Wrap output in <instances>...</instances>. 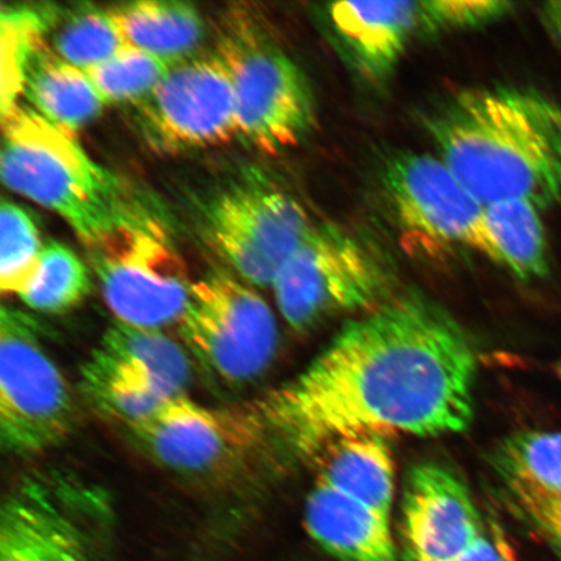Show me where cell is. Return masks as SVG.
Returning <instances> with one entry per match:
<instances>
[{
  "mask_svg": "<svg viewBox=\"0 0 561 561\" xmlns=\"http://www.w3.org/2000/svg\"><path fill=\"white\" fill-rule=\"evenodd\" d=\"M486 528L467 483L453 469L436 461L410 469L401 512L404 561H458Z\"/></svg>",
  "mask_w": 561,
  "mask_h": 561,
  "instance_id": "15",
  "label": "cell"
},
{
  "mask_svg": "<svg viewBox=\"0 0 561 561\" xmlns=\"http://www.w3.org/2000/svg\"><path fill=\"white\" fill-rule=\"evenodd\" d=\"M483 226L490 240L491 262L526 283L549 273V245L535 203L524 199L489 203L483 206Z\"/></svg>",
  "mask_w": 561,
  "mask_h": 561,
  "instance_id": "22",
  "label": "cell"
},
{
  "mask_svg": "<svg viewBox=\"0 0 561 561\" xmlns=\"http://www.w3.org/2000/svg\"><path fill=\"white\" fill-rule=\"evenodd\" d=\"M111 12L126 44L171 62L192 56L205 35L198 10L179 0H140Z\"/></svg>",
  "mask_w": 561,
  "mask_h": 561,
  "instance_id": "21",
  "label": "cell"
},
{
  "mask_svg": "<svg viewBox=\"0 0 561 561\" xmlns=\"http://www.w3.org/2000/svg\"><path fill=\"white\" fill-rule=\"evenodd\" d=\"M45 38L62 60L87 70L102 65L128 46L111 10L82 4L72 10L44 9Z\"/></svg>",
  "mask_w": 561,
  "mask_h": 561,
  "instance_id": "23",
  "label": "cell"
},
{
  "mask_svg": "<svg viewBox=\"0 0 561 561\" xmlns=\"http://www.w3.org/2000/svg\"><path fill=\"white\" fill-rule=\"evenodd\" d=\"M184 347L159 329L116 322L103 335L93 356L111 366L137 375L167 398L185 394L192 366Z\"/></svg>",
  "mask_w": 561,
  "mask_h": 561,
  "instance_id": "19",
  "label": "cell"
},
{
  "mask_svg": "<svg viewBox=\"0 0 561 561\" xmlns=\"http://www.w3.org/2000/svg\"><path fill=\"white\" fill-rule=\"evenodd\" d=\"M511 9L501 0H401L324 3L313 15L350 72L377 87L394 75L416 42L489 25Z\"/></svg>",
  "mask_w": 561,
  "mask_h": 561,
  "instance_id": "5",
  "label": "cell"
},
{
  "mask_svg": "<svg viewBox=\"0 0 561 561\" xmlns=\"http://www.w3.org/2000/svg\"><path fill=\"white\" fill-rule=\"evenodd\" d=\"M173 65L128 45L85 73L105 104H136L159 85Z\"/></svg>",
  "mask_w": 561,
  "mask_h": 561,
  "instance_id": "27",
  "label": "cell"
},
{
  "mask_svg": "<svg viewBox=\"0 0 561 561\" xmlns=\"http://www.w3.org/2000/svg\"><path fill=\"white\" fill-rule=\"evenodd\" d=\"M377 187L405 240L433 248L472 249L491 259L483 205L438 156L399 150L385 157Z\"/></svg>",
  "mask_w": 561,
  "mask_h": 561,
  "instance_id": "11",
  "label": "cell"
},
{
  "mask_svg": "<svg viewBox=\"0 0 561 561\" xmlns=\"http://www.w3.org/2000/svg\"><path fill=\"white\" fill-rule=\"evenodd\" d=\"M312 227L291 194L263 174H248L210 198L202 213L207 243L238 278L272 286Z\"/></svg>",
  "mask_w": 561,
  "mask_h": 561,
  "instance_id": "8",
  "label": "cell"
},
{
  "mask_svg": "<svg viewBox=\"0 0 561 561\" xmlns=\"http://www.w3.org/2000/svg\"><path fill=\"white\" fill-rule=\"evenodd\" d=\"M479 357L465 329L423 293L404 291L351 321L289 382L249 404L263 455L318 460L335 442L466 431Z\"/></svg>",
  "mask_w": 561,
  "mask_h": 561,
  "instance_id": "1",
  "label": "cell"
},
{
  "mask_svg": "<svg viewBox=\"0 0 561 561\" xmlns=\"http://www.w3.org/2000/svg\"><path fill=\"white\" fill-rule=\"evenodd\" d=\"M178 325L195 359L222 382L254 380L276 355L275 313L248 283L229 273H210L193 284Z\"/></svg>",
  "mask_w": 561,
  "mask_h": 561,
  "instance_id": "10",
  "label": "cell"
},
{
  "mask_svg": "<svg viewBox=\"0 0 561 561\" xmlns=\"http://www.w3.org/2000/svg\"><path fill=\"white\" fill-rule=\"evenodd\" d=\"M458 561H520L506 537L494 528H486L471 549Z\"/></svg>",
  "mask_w": 561,
  "mask_h": 561,
  "instance_id": "29",
  "label": "cell"
},
{
  "mask_svg": "<svg viewBox=\"0 0 561 561\" xmlns=\"http://www.w3.org/2000/svg\"><path fill=\"white\" fill-rule=\"evenodd\" d=\"M217 54L233 81L238 136L273 156L311 135L318 123L311 83L254 16H230Z\"/></svg>",
  "mask_w": 561,
  "mask_h": 561,
  "instance_id": "6",
  "label": "cell"
},
{
  "mask_svg": "<svg viewBox=\"0 0 561 561\" xmlns=\"http://www.w3.org/2000/svg\"><path fill=\"white\" fill-rule=\"evenodd\" d=\"M101 500L72 479L25 477L0 511V561H94L83 518Z\"/></svg>",
  "mask_w": 561,
  "mask_h": 561,
  "instance_id": "14",
  "label": "cell"
},
{
  "mask_svg": "<svg viewBox=\"0 0 561 561\" xmlns=\"http://www.w3.org/2000/svg\"><path fill=\"white\" fill-rule=\"evenodd\" d=\"M83 388L102 411L128 426L150 419L171 401L137 375L111 366L91 355L83 367Z\"/></svg>",
  "mask_w": 561,
  "mask_h": 561,
  "instance_id": "25",
  "label": "cell"
},
{
  "mask_svg": "<svg viewBox=\"0 0 561 561\" xmlns=\"http://www.w3.org/2000/svg\"><path fill=\"white\" fill-rule=\"evenodd\" d=\"M23 95L35 112L70 136L100 116L105 105L85 70L59 58L47 42L27 61Z\"/></svg>",
  "mask_w": 561,
  "mask_h": 561,
  "instance_id": "18",
  "label": "cell"
},
{
  "mask_svg": "<svg viewBox=\"0 0 561 561\" xmlns=\"http://www.w3.org/2000/svg\"><path fill=\"white\" fill-rule=\"evenodd\" d=\"M308 535L343 561H398L391 516L314 481L305 506Z\"/></svg>",
  "mask_w": 561,
  "mask_h": 561,
  "instance_id": "17",
  "label": "cell"
},
{
  "mask_svg": "<svg viewBox=\"0 0 561 561\" xmlns=\"http://www.w3.org/2000/svg\"><path fill=\"white\" fill-rule=\"evenodd\" d=\"M88 252L105 305L117 322L159 331L179 322L194 283L156 215L124 224Z\"/></svg>",
  "mask_w": 561,
  "mask_h": 561,
  "instance_id": "7",
  "label": "cell"
},
{
  "mask_svg": "<svg viewBox=\"0 0 561 561\" xmlns=\"http://www.w3.org/2000/svg\"><path fill=\"white\" fill-rule=\"evenodd\" d=\"M500 489L561 561V431H522L491 454Z\"/></svg>",
  "mask_w": 561,
  "mask_h": 561,
  "instance_id": "16",
  "label": "cell"
},
{
  "mask_svg": "<svg viewBox=\"0 0 561 561\" xmlns=\"http://www.w3.org/2000/svg\"><path fill=\"white\" fill-rule=\"evenodd\" d=\"M39 229L30 210L5 201L0 207V290L20 297L37 272L42 251Z\"/></svg>",
  "mask_w": 561,
  "mask_h": 561,
  "instance_id": "26",
  "label": "cell"
},
{
  "mask_svg": "<svg viewBox=\"0 0 561 561\" xmlns=\"http://www.w3.org/2000/svg\"><path fill=\"white\" fill-rule=\"evenodd\" d=\"M44 9L2 12V115L19 104L27 61L46 42Z\"/></svg>",
  "mask_w": 561,
  "mask_h": 561,
  "instance_id": "28",
  "label": "cell"
},
{
  "mask_svg": "<svg viewBox=\"0 0 561 561\" xmlns=\"http://www.w3.org/2000/svg\"><path fill=\"white\" fill-rule=\"evenodd\" d=\"M438 157L483 206L561 202V107L531 89L459 91L425 118Z\"/></svg>",
  "mask_w": 561,
  "mask_h": 561,
  "instance_id": "2",
  "label": "cell"
},
{
  "mask_svg": "<svg viewBox=\"0 0 561 561\" xmlns=\"http://www.w3.org/2000/svg\"><path fill=\"white\" fill-rule=\"evenodd\" d=\"M135 105L140 133L159 151L205 149L238 136L233 81L217 53L174 62Z\"/></svg>",
  "mask_w": 561,
  "mask_h": 561,
  "instance_id": "12",
  "label": "cell"
},
{
  "mask_svg": "<svg viewBox=\"0 0 561 561\" xmlns=\"http://www.w3.org/2000/svg\"><path fill=\"white\" fill-rule=\"evenodd\" d=\"M318 462L316 480L391 516L396 466L385 437L357 436L335 442Z\"/></svg>",
  "mask_w": 561,
  "mask_h": 561,
  "instance_id": "20",
  "label": "cell"
},
{
  "mask_svg": "<svg viewBox=\"0 0 561 561\" xmlns=\"http://www.w3.org/2000/svg\"><path fill=\"white\" fill-rule=\"evenodd\" d=\"M388 255L360 231L325 221L312 224L272 285L284 320L306 331L350 312H368L396 296Z\"/></svg>",
  "mask_w": 561,
  "mask_h": 561,
  "instance_id": "4",
  "label": "cell"
},
{
  "mask_svg": "<svg viewBox=\"0 0 561 561\" xmlns=\"http://www.w3.org/2000/svg\"><path fill=\"white\" fill-rule=\"evenodd\" d=\"M557 375L558 377L560 378L561 380V360L559 362L558 366H557Z\"/></svg>",
  "mask_w": 561,
  "mask_h": 561,
  "instance_id": "31",
  "label": "cell"
},
{
  "mask_svg": "<svg viewBox=\"0 0 561 561\" xmlns=\"http://www.w3.org/2000/svg\"><path fill=\"white\" fill-rule=\"evenodd\" d=\"M91 273L75 251L60 242L45 244L37 272L19 297L34 311L59 313L80 305L91 290Z\"/></svg>",
  "mask_w": 561,
  "mask_h": 561,
  "instance_id": "24",
  "label": "cell"
},
{
  "mask_svg": "<svg viewBox=\"0 0 561 561\" xmlns=\"http://www.w3.org/2000/svg\"><path fill=\"white\" fill-rule=\"evenodd\" d=\"M129 430L160 465L181 473H217L262 455L250 405L214 409L184 394Z\"/></svg>",
  "mask_w": 561,
  "mask_h": 561,
  "instance_id": "13",
  "label": "cell"
},
{
  "mask_svg": "<svg viewBox=\"0 0 561 561\" xmlns=\"http://www.w3.org/2000/svg\"><path fill=\"white\" fill-rule=\"evenodd\" d=\"M546 16L561 41V0L546 5Z\"/></svg>",
  "mask_w": 561,
  "mask_h": 561,
  "instance_id": "30",
  "label": "cell"
},
{
  "mask_svg": "<svg viewBox=\"0 0 561 561\" xmlns=\"http://www.w3.org/2000/svg\"><path fill=\"white\" fill-rule=\"evenodd\" d=\"M3 184L69 224L87 248L151 214L114 173L91 159L75 136L26 105L2 115Z\"/></svg>",
  "mask_w": 561,
  "mask_h": 561,
  "instance_id": "3",
  "label": "cell"
},
{
  "mask_svg": "<svg viewBox=\"0 0 561 561\" xmlns=\"http://www.w3.org/2000/svg\"><path fill=\"white\" fill-rule=\"evenodd\" d=\"M38 333L30 314L0 311V440L19 456L50 450L73 426L69 386Z\"/></svg>",
  "mask_w": 561,
  "mask_h": 561,
  "instance_id": "9",
  "label": "cell"
}]
</instances>
